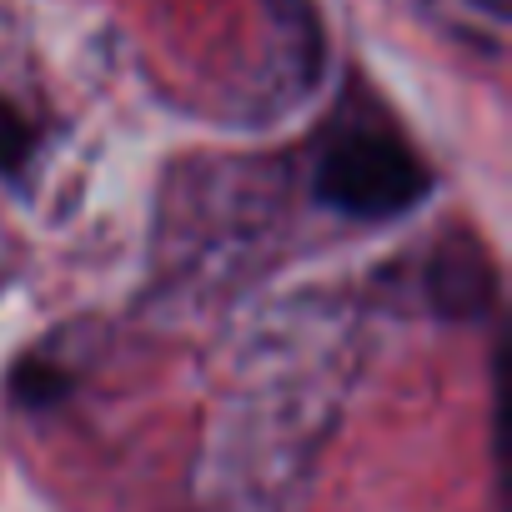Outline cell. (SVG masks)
<instances>
[{
  "mask_svg": "<svg viewBox=\"0 0 512 512\" xmlns=\"http://www.w3.org/2000/svg\"><path fill=\"white\" fill-rule=\"evenodd\" d=\"M432 186L417 151L382 121H347L327 136L317 161V196L347 216L387 221L412 211Z\"/></svg>",
  "mask_w": 512,
  "mask_h": 512,
  "instance_id": "cell-1",
  "label": "cell"
},
{
  "mask_svg": "<svg viewBox=\"0 0 512 512\" xmlns=\"http://www.w3.org/2000/svg\"><path fill=\"white\" fill-rule=\"evenodd\" d=\"M427 297L442 317L452 322H467V317H482L497 297V277H492V262L482 256L477 241L467 236H452L427 267Z\"/></svg>",
  "mask_w": 512,
  "mask_h": 512,
  "instance_id": "cell-2",
  "label": "cell"
},
{
  "mask_svg": "<svg viewBox=\"0 0 512 512\" xmlns=\"http://www.w3.org/2000/svg\"><path fill=\"white\" fill-rule=\"evenodd\" d=\"M36 136H31V121L11 106V101H0V176H16L31 156Z\"/></svg>",
  "mask_w": 512,
  "mask_h": 512,
  "instance_id": "cell-3",
  "label": "cell"
},
{
  "mask_svg": "<svg viewBox=\"0 0 512 512\" xmlns=\"http://www.w3.org/2000/svg\"><path fill=\"white\" fill-rule=\"evenodd\" d=\"M66 377L61 372H46L41 362H26L21 367V377H16V392H21V402H31V407H46V402H56V397H66Z\"/></svg>",
  "mask_w": 512,
  "mask_h": 512,
  "instance_id": "cell-4",
  "label": "cell"
},
{
  "mask_svg": "<svg viewBox=\"0 0 512 512\" xmlns=\"http://www.w3.org/2000/svg\"><path fill=\"white\" fill-rule=\"evenodd\" d=\"M472 11H482L487 21H507V0H467Z\"/></svg>",
  "mask_w": 512,
  "mask_h": 512,
  "instance_id": "cell-5",
  "label": "cell"
}]
</instances>
